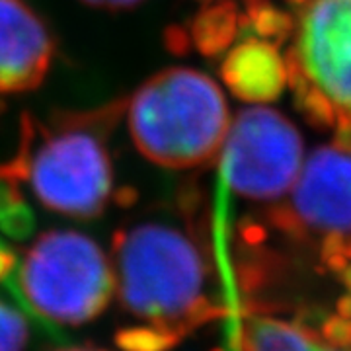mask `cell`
I'll return each instance as SVG.
<instances>
[{"label":"cell","mask_w":351,"mask_h":351,"mask_svg":"<svg viewBox=\"0 0 351 351\" xmlns=\"http://www.w3.org/2000/svg\"><path fill=\"white\" fill-rule=\"evenodd\" d=\"M110 258L123 316L115 334L121 351H170L221 313L205 297L207 263L199 244L180 226L164 221L121 226Z\"/></svg>","instance_id":"obj_1"},{"label":"cell","mask_w":351,"mask_h":351,"mask_svg":"<svg viewBox=\"0 0 351 351\" xmlns=\"http://www.w3.org/2000/svg\"><path fill=\"white\" fill-rule=\"evenodd\" d=\"M125 101L86 112H59L47 119L25 113L18 151L0 174L29 186L53 213L96 219L112 203L115 174L108 138Z\"/></svg>","instance_id":"obj_2"},{"label":"cell","mask_w":351,"mask_h":351,"mask_svg":"<svg viewBox=\"0 0 351 351\" xmlns=\"http://www.w3.org/2000/svg\"><path fill=\"white\" fill-rule=\"evenodd\" d=\"M125 112L137 151L174 170L215 162L230 127L223 90L188 66L151 76L125 101Z\"/></svg>","instance_id":"obj_3"},{"label":"cell","mask_w":351,"mask_h":351,"mask_svg":"<svg viewBox=\"0 0 351 351\" xmlns=\"http://www.w3.org/2000/svg\"><path fill=\"white\" fill-rule=\"evenodd\" d=\"M27 304L59 326L96 320L115 295L112 258L78 230H47L29 244L18 271Z\"/></svg>","instance_id":"obj_4"},{"label":"cell","mask_w":351,"mask_h":351,"mask_svg":"<svg viewBox=\"0 0 351 351\" xmlns=\"http://www.w3.org/2000/svg\"><path fill=\"white\" fill-rule=\"evenodd\" d=\"M223 178L242 197L274 201L293 188L302 168V137L271 108H246L228 127Z\"/></svg>","instance_id":"obj_5"},{"label":"cell","mask_w":351,"mask_h":351,"mask_svg":"<svg viewBox=\"0 0 351 351\" xmlns=\"http://www.w3.org/2000/svg\"><path fill=\"white\" fill-rule=\"evenodd\" d=\"M295 29L302 71L334 104L336 125H351V0H306Z\"/></svg>","instance_id":"obj_6"},{"label":"cell","mask_w":351,"mask_h":351,"mask_svg":"<svg viewBox=\"0 0 351 351\" xmlns=\"http://www.w3.org/2000/svg\"><path fill=\"white\" fill-rule=\"evenodd\" d=\"M302 225L326 234H351V152L320 147L302 164L293 191Z\"/></svg>","instance_id":"obj_7"},{"label":"cell","mask_w":351,"mask_h":351,"mask_svg":"<svg viewBox=\"0 0 351 351\" xmlns=\"http://www.w3.org/2000/svg\"><path fill=\"white\" fill-rule=\"evenodd\" d=\"M55 36L22 0H0V96L38 88L55 59Z\"/></svg>","instance_id":"obj_8"},{"label":"cell","mask_w":351,"mask_h":351,"mask_svg":"<svg viewBox=\"0 0 351 351\" xmlns=\"http://www.w3.org/2000/svg\"><path fill=\"white\" fill-rule=\"evenodd\" d=\"M221 78L240 100L263 104L281 96L287 84V66L274 43L248 38L228 51L221 64Z\"/></svg>","instance_id":"obj_9"},{"label":"cell","mask_w":351,"mask_h":351,"mask_svg":"<svg viewBox=\"0 0 351 351\" xmlns=\"http://www.w3.org/2000/svg\"><path fill=\"white\" fill-rule=\"evenodd\" d=\"M239 27L237 4L232 0H213L197 12L186 34L189 43H193L203 55L217 57L234 43Z\"/></svg>","instance_id":"obj_10"},{"label":"cell","mask_w":351,"mask_h":351,"mask_svg":"<svg viewBox=\"0 0 351 351\" xmlns=\"http://www.w3.org/2000/svg\"><path fill=\"white\" fill-rule=\"evenodd\" d=\"M248 351H320L313 339H308L301 330L269 320L258 318L252 322L248 332Z\"/></svg>","instance_id":"obj_11"},{"label":"cell","mask_w":351,"mask_h":351,"mask_svg":"<svg viewBox=\"0 0 351 351\" xmlns=\"http://www.w3.org/2000/svg\"><path fill=\"white\" fill-rule=\"evenodd\" d=\"M248 14L244 20H240V27H250L260 38L269 43H281L295 32L297 20L285 10L274 6L269 0H256L246 6Z\"/></svg>","instance_id":"obj_12"},{"label":"cell","mask_w":351,"mask_h":351,"mask_svg":"<svg viewBox=\"0 0 351 351\" xmlns=\"http://www.w3.org/2000/svg\"><path fill=\"white\" fill-rule=\"evenodd\" d=\"M295 100H297V106L304 115V119L316 129H330L338 123L334 104L320 88H316L314 84H311Z\"/></svg>","instance_id":"obj_13"},{"label":"cell","mask_w":351,"mask_h":351,"mask_svg":"<svg viewBox=\"0 0 351 351\" xmlns=\"http://www.w3.org/2000/svg\"><path fill=\"white\" fill-rule=\"evenodd\" d=\"M29 339V328L25 318L10 306L0 301V351H24Z\"/></svg>","instance_id":"obj_14"},{"label":"cell","mask_w":351,"mask_h":351,"mask_svg":"<svg viewBox=\"0 0 351 351\" xmlns=\"http://www.w3.org/2000/svg\"><path fill=\"white\" fill-rule=\"evenodd\" d=\"M324 336L330 343L348 346L351 343V320L343 316H334L324 324Z\"/></svg>","instance_id":"obj_15"},{"label":"cell","mask_w":351,"mask_h":351,"mask_svg":"<svg viewBox=\"0 0 351 351\" xmlns=\"http://www.w3.org/2000/svg\"><path fill=\"white\" fill-rule=\"evenodd\" d=\"M88 6L100 8V10H110V12H121V10H131L138 6L145 0H82Z\"/></svg>","instance_id":"obj_16"},{"label":"cell","mask_w":351,"mask_h":351,"mask_svg":"<svg viewBox=\"0 0 351 351\" xmlns=\"http://www.w3.org/2000/svg\"><path fill=\"white\" fill-rule=\"evenodd\" d=\"M332 145L341 149V151L351 152V125H338Z\"/></svg>","instance_id":"obj_17"},{"label":"cell","mask_w":351,"mask_h":351,"mask_svg":"<svg viewBox=\"0 0 351 351\" xmlns=\"http://www.w3.org/2000/svg\"><path fill=\"white\" fill-rule=\"evenodd\" d=\"M14 263H16L14 254H10L8 250H2V248H0V281L8 276L10 271H12Z\"/></svg>","instance_id":"obj_18"},{"label":"cell","mask_w":351,"mask_h":351,"mask_svg":"<svg viewBox=\"0 0 351 351\" xmlns=\"http://www.w3.org/2000/svg\"><path fill=\"white\" fill-rule=\"evenodd\" d=\"M242 237L248 240V242H252V244H254V242H260V240H263V237H265V234H263L262 226L256 225V223H250V225L242 228Z\"/></svg>","instance_id":"obj_19"},{"label":"cell","mask_w":351,"mask_h":351,"mask_svg":"<svg viewBox=\"0 0 351 351\" xmlns=\"http://www.w3.org/2000/svg\"><path fill=\"white\" fill-rule=\"evenodd\" d=\"M338 313L339 316H343V318L351 320V295H346V297H341V299H339Z\"/></svg>","instance_id":"obj_20"},{"label":"cell","mask_w":351,"mask_h":351,"mask_svg":"<svg viewBox=\"0 0 351 351\" xmlns=\"http://www.w3.org/2000/svg\"><path fill=\"white\" fill-rule=\"evenodd\" d=\"M53 351H106L101 348H96V346H71V348H59V350Z\"/></svg>","instance_id":"obj_21"},{"label":"cell","mask_w":351,"mask_h":351,"mask_svg":"<svg viewBox=\"0 0 351 351\" xmlns=\"http://www.w3.org/2000/svg\"><path fill=\"white\" fill-rule=\"evenodd\" d=\"M341 274H343V281H346V285H348L351 291V265H348Z\"/></svg>","instance_id":"obj_22"},{"label":"cell","mask_w":351,"mask_h":351,"mask_svg":"<svg viewBox=\"0 0 351 351\" xmlns=\"http://www.w3.org/2000/svg\"><path fill=\"white\" fill-rule=\"evenodd\" d=\"M242 2H244V4L248 6V4H252V2H256V0H242Z\"/></svg>","instance_id":"obj_23"},{"label":"cell","mask_w":351,"mask_h":351,"mask_svg":"<svg viewBox=\"0 0 351 351\" xmlns=\"http://www.w3.org/2000/svg\"><path fill=\"white\" fill-rule=\"evenodd\" d=\"M199 2H203V4H209V2H213V0H199Z\"/></svg>","instance_id":"obj_24"},{"label":"cell","mask_w":351,"mask_h":351,"mask_svg":"<svg viewBox=\"0 0 351 351\" xmlns=\"http://www.w3.org/2000/svg\"><path fill=\"white\" fill-rule=\"evenodd\" d=\"M215 351H221V350H215Z\"/></svg>","instance_id":"obj_25"}]
</instances>
